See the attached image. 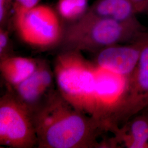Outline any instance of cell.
I'll return each mask as SVG.
<instances>
[{"instance_id":"cell-3","label":"cell","mask_w":148,"mask_h":148,"mask_svg":"<svg viewBox=\"0 0 148 148\" xmlns=\"http://www.w3.org/2000/svg\"><path fill=\"white\" fill-rule=\"evenodd\" d=\"M53 72L60 95L76 109L93 117L95 63L81 52L64 50L56 58Z\"/></svg>"},{"instance_id":"cell-13","label":"cell","mask_w":148,"mask_h":148,"mask_svg":"<svg viewBox=\"0 0 148 148\" xmlns=\"http://www.w3.org/2000/svg\"><path fill=\"white\" fill-rule=\"evenodd\" d=\"M9 32L3 27L0 28V59L11 56Z\"/></svg>"},{"instance_id":"cell-14","label":"cell","mask_w":148,"mask_h":148,"mask_svg":"<svg viewBox=\"0 0 148 148\" xmlns=\"http://www.w3.org/2000/svg\"><path fill=\"white\" fill-rule=\"evenodd\" d=\"M40 0H13L14 14L21 13L29 11L39 5Z\"/></svg>"},{"instance_id":"cell-15","label":"cell","mask_w":148,"mask_h":148,"mask_svg":"<svg viewBox=\"0 0 148 148\" xmlns=\"http://www.w3.org/2000/svg\"><path fill=\"white\" fill-rule=\"evenodd\" d=\"M13 0H0V23L1 26L5 24L9 14L11 5Z\"/></svg>"},{"instance_id":"cell-17","label":"cell","mask_w":148,"mask_h":148,"mask_svg":"<svg viewBox=\"0 0 148 148\" xmlns=\"http://www.w3.org/2000/svg\"><path fill=\"white\" fill-rule=\"evenodd\" d=\"M147 7H148V11H147V13H148V0H147Z\"/></svg>"},{"instance_id":"cell-12","label":"cell","mask_w":148,"mask_h":148,"mask_svg":"<svg viewBox=\"0 0 148 148\" xmlns=\"http://www.w3.org/2000/svg\"><path fill=\"white\" fill-rule=\"evenodd\" d=\"M88 10V0H58L57 5L60 17L73 23L84 16Z\"/></svg>"},{"instance_id":"cell-6","label":"cell","mask_w":148,"mask_h":148,"mask_svg":"<svg viewBox=\"0 0 148 148\" xmlns=\"http://www.w3.org/2000/svg\"><path fill=\"white\" fill-rule=\"evenodd\" d=\"M148 106V43L135 69L126 77L125 89L108 122V131L123 125Z\"/></svg>"},{"instance_id":"cell-5","label":"cell","mask_w":148,"mask_h":148,"mask_svg":"<svg viewBox=\"0 0 148 148\" xmlns=\"http://www.w3.org/2000/svg\"><path fill=\"white\" fill-rule=\"evenodd\" d=\"M0 145L12 148L37 146L32 112L10 90L0 99Z\"/></svg>"},{"instance_id":"cell-1","label":"cell","mask_w":148,"mask_h":148,"mask_svg":"<svg viewBox=\"0 0 148 148\" xmlns=\"http://www.w3.org/2000/svg\"><path fill=\"white\" fill-rule=\"evenodd\" d=\"M40 148H103L98 139L106 132L95 119L78 110L53 90L32 111Z\"/></svg>"},{"instance_id":"cell-16","label":"cell","mask_w":148,"mask_h":148,"mask_svg":"<svg viewBox=\"0 0 148 148\" xmlns=\"http://www.w3.org/2000/svg\"><path fill=\"white\" fill-rule=\"evenodd\" d=\"M130 1L133 6L136 10L138 14L147 13L148 7L147 0H128Z\"/></svg>"},{"instance_id":"cell-9","label":"cell","mask_w":148,"mask_h":148,"mask_svg":"<svg viewBox=\"0 0 148 148\" xmlns=\"http://www.w3.org/2000/svg\"><path fill=\"white\" fill-rule=\"evenodd\" d=\"M111 132V147L119 144L128 148H148V111L143 110Z\"/></svg>"},{"instance_id":"cell-18","label":"cell","mask_w":148,"mask_h":148,"mask_svg":"<svg viewBox=\"0 0 148 148\" xmlns=\"http://www.w3.org/2000/svg\"><path fill=\"white\" fill-rule=\"evenodd\" d=\"M144 110H147V111H148V106L145 109H144Z\"/></svg>"},{"instance_id":"cell-10","label":"cell","mask_w":148,"mask_h":148,"mask_svg":"<svg viewBox=\"0 0 148 148\" xmlns=\"http://www.w3.org/2000/svg\"><path fill=\"white\" fill-rule=\"evenodd\" d=\"M38 62V60L32 58L11 55L0 59L1 76L8 87H14L35 71Z\"/></svg>"},{"instance_id":"cell-4","label":"cell","mask_w":148,"mask_h":148,"mask_svg":"<svg viewBox=\"0 0 148 148\" xmlns=\"http://www.w3.org/2000/svg\"><path fill=\"white\" fill-rule=\"evenodd\" d=\"M57 11L46 5L14 14L13 23L21 41L30 47L46 50L61 44L64 31Z\"/></svg>"},{"instance_id":"cell-8","label":"cell","mask_w":148,"mask_h":148,"mask_svg":"<svg viewBox=\"0 0 148 148\" xmlns=\"http://www.w3.org/2000/svg\"><path fill=\"white\" fill-rule=\"evenodd\" d=\"M53 80V70L45 61L39 60L37 68L27 79L9 88L32 112L54 90Z\"/></svg>"},{"instance_id":"cell-11","label":"cell","mask_w":148,"mask_h":148,"mask_svg":"<svg viewBox=\"0 0 148 148\" xmlns=\"http://www.w3.org/2000/svg\"><path fill=\"white\" fill-rule=\"evenodd\" d=\"M96 16L121 22L138 20L137 12L128 0H96L88 10Z\"/></svg>"},{"instance_id":"cell-2","label":"cell","mask_w":148,"mask_h":148,"mask_svg":"<svg viewBox=\"0 0 148 148\" xmlns=\"http://www.w3.org/2000/svg\"><path fill=\"white\" fill-rule=\"evenodd\" d=\"M148 35L139 20L121 22L101 18L87 11L64 31L61 44L64 50L97 53L104 48L132 43Z\"/></svg>"},{"instance_id":"cell-7","label":"cell","mask_w":148,"mask_h":148,"mask_svg":"<svg viewBox=\"0 0 148 148\" xmlns=\"http://www.w3.org/2000/svg\"><path fill=\"white\" fill-rule=\"evenodd\" d=\"M148 43V36L127 45L117 44L95 53L93 62L99 67L124 77L132 73L141 53Z\"/></svg>"}]
</instances>
